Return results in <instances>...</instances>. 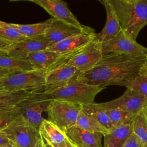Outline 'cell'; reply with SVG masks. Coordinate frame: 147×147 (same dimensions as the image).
I'll list each match as a JSON object with an SVG mask.
<instances>
[{
  "label": "cell",
  "instance_id": "cell-18",
  "mask_svg": "<svg viewBox=\"0 0 147 147\" xmlns=\"http://www.w3.org/2000/svg\"><path fill=\"white\" fill-rule=\"evenodd\" d=\"M94 33L83 31L53 18L49 28L42 37L47 40L52 45L75 35Z\"/></svg>",
  "mask_w": 147,
  "mask_h": 147
},
{
  "label": "cell",
  "instance_id": "cell-42",
  "mask_svg": "<svg viewBox=\"0 0 147 147\" xmlns=\"http://www.w3.org/2000/svg\"></svg>",
  "mask_w": 147,
  "mask_h": 147
},
{
  "label": "cell",
  "instance_id": "cell-14",
  "mask_svg": "<svg viewBox=\"0 0 147 147\" xmlns=\"http://www.w3.org/2000/svg\"><path fill=\"white\" fill-rule=\"evenodd\" d=\"M106 11V22L103 29L95 33L94 39L102 43L113 38L121 30L118 16L109 0L99 1Z\"/></svg>",
  "mask_w": 147,
  "mask_h": 147
},
{
  "label": "cell",
  "instance_id": "cell-27",
  "mask_svg": "<svg viewBox=\"0 0 147 147\" xmlns=\"http://www.w3.org/2000/svg\"><path fill=\"white\" fill-rule=\"evenodd\" d=\"M105 111L114 128L131 123L134 117L129 113L118 109H105Z\"/></svg>",
  "mask_w": 147,
  "mask_h": 147
},
{
  "label": "cell",
  "instance_id": "cell-20",
  "mask_svg": "<svg viewBox=\"0 0 147 147\" xmlns=\"http://www.w3.org/2000/svg\"><path fill=\"white\" fill-rule=\"evenodd\" d=\"M53 18L33 24H17L12 23L11 28L17 29L28 39H35L43 37L49 28Z\"/></svg>",
  "mask_w": 147,
  "mask_h": 147
},
{
  "label": "cell",
  "instance_id": "cell-38",
  "mask_svg": "<svg viewBox=\"0 0 147 147\" xmlns=\"http://www.w3.org/2000/svg\"><path fill=\"white\" fill-rule=\"evenodd\" d=\"M140 75H146L147 76V65H144L140 71Z\"/></svg>",
  "mask_w": 147,
  "mask_h": 147
},
{
  "label": "cell",
  "instance_id": "cell-2",
  "mask_svg": "<svg viewBox=\"0 0 147 147\" xmlns=\"http://www.w3.org/2000/svg\"><path fill=\"white\" fill-rule=\"evenodd\" d=\"M106 87L89 85L78 82L52 90L31 91L28 99L40 101L62 100L85 105L93 103L96 95Z\"/></svg>",
  "mask_w": 147,
  "mask_h": 147
},
{
  "label": "cell",
  "instance_id": "cell-30",
  "mask_svg": "<svg viewBox=\"0 0 147 147\" xmlns=\"http://www.w3.org/2000/svg\"><path fill=\"white\" fill-rule=\"evenodd\" d=\"M125 87L134 90L147 100V76L139 75Z\"/></svg>",
  "mask_w": 147,
  "mask_h": 147
},
{
  "label": "cell",
  "instance_id": "cell-17",
  "mask_svg": "<svg viewBox=\"0 0 147 147\" xmlns=\"http://www.w3.org/2000/svg\"><path fill=\"white\" fill-rule=\"evenodd\" d=\"M49 102L40 101L26 99L18 106L22 110L24 117L36 129L39 130L40 125L44 119L42 114L47 111Z\"/></svg>",
  "mask_w": 147,
  "mask_h": 147
},
{
  "label": "cell",
  "instance_id": "cell-9",
  "mask_svg": "<svg viewBox=\"0 0 147 147\" xmlns=\"http://www.w3.org/2000/svg\"><path fill=\"white\" fill-rule=\"evenodd\" d=\"M99 104L105 109H118L134 116L145 107L147 100L134 90L127 88L119 98Z\"/></svg>",
  "mask_w": 147,
  "mask_h": 147
},
{
  "label": "cell",
  "instance_id": "cell-25",
  "mask_svg": "<svg viewBox=\"0 0 147 147\" xmlns=\"http://www.w3.org/2000/svg\"><path fill=\"white\" fill-rule=\"evenodd\" d=\"M75 126L90 133H98L103 136L110 132L93 117L81 110L75 123Z\"/></svg>",
  "mask_w": 147,
  "mask_h": 147
},
{
  "label": "cell",
  "instance_id": "cell-5",
  "mask_svg": "<svg viewBox=\"0 0 147 147\" xmlns=\"http://www.w3.org/2000/svg\"><path fill=\"white\" fill-rule=\"evenodd\" d=\"M1 132L18 147H34L40 137L39 130L33 126L22 114L20 115Z\"/></svg>",
  "mask_w": 147,
  "mask_h": 147
},
{
  "label": "cell",
  "instance_id": "cell-43",
  "mask_svg": "<svg viewBox=\"0 0 147 147\" xmlns=\"http://www.w3.org/2000/svg\"><path fill=\"white\" fill-rule=\"evenodd\" d=\"M2 54H3V53H2Z\"/></svg>",
  "mask_w": 147,
  "mask_h": 147
},
{
  "label": "cell",
  "instance_id": "cell-1",
  "mask_svg": "<svg viewBox=\"0 0 147 147\" xmlns=\"http://www.w3.org/2000/svg\"><path fill=\"white\" fill-rule=\"evenodd\" d=\"M145 62V57L118 53L103 55L92 69L79 75L77 82L97 86L125 87L140 75Z\"/></svg>",
  "mask_w": 147,
  "mask_h": 147
},
{
  "label": "cell",
  "instance_id": "cell-26",
  "mask_svg": "<svg viewBox=\"0 0 147 147\" xmlns=\"http://www.w3.org/2000/svg\"><path fill=\"white\" fill-rule=\"evenodd\" d=\"M133 132L144 147H147V121L143 109L134 115L132 122Z\"/></svg>",
  "mask_w": 147,
  "mask_h": 147
},
{
  "label": "cell",
  "instance_id": "cell-23",
  "mask_svg": "<svg viewBox=\"0 0 147 147\" xmlns=\"http://www.w3.org/2000/svg\"><path fill=\"white\" fill-rule=\"evenodd\" d=\"M31 91L0 90V110L17 106L28 98Z\"/></svg>",
  "mask_w": 147,
  "mask_h": 147
},
{
  "label": "cell",
  "instance_id": "cell-41",
  "mask_svg": "<svg viewBox=\"0 0 147 147\" xmlns=\"http://www.w3.org/2000/svg\"><path fill=\"white\" fill-rule=\"evenodd\" d=\"M144 65H147V56L145 57V62Z\"/></svg>",
  "mask_w": 147,
  "mask_h": 147
},
{
  "label": "cell",
  "instance_id": "cell-35",
  "mask_svg": "<svg viewBox=\"0 0 147 147\" xmlns=\"http://www.w3.org/2000/svg\"><path fill=\"white\" fill-rule=\"evenodd\" d=\"M34 147H47L46 145H45V144L44 142V141H43L42 137H41V136H40V138H38V140H37Z\"/></svg>",
  "mask_w": 147,
  "mask_h": 147
},
{
  "label": "cell",
  "instance_id": "cell-8",
  "mask_svg": "<svg viewBox=\"0 0 147 147\" xmlns=\"http://www.w3.org/2000/svg\"><path fill=\"white\" fill-rule=\"evenodd\" d=\"M42 8L54 19L78 29L88 33H94L92 28L80 24L69 10L67 2L60 0H31Z\"/></svg>",
  "mask_w": 147,
  "mask_h": 147
},
{
  "label": "cell",
  "instance_id": "cell-3",
  "mask_svg": "<svg viewBox=\"0 0 147 147\" xmlns=\"http://www.w3.org/2000/svg\"><path fill=\"white\" fill-rule=\"evenodd\" d=\"M118 17L121 30L136 41L147 25V0H109Z\"/></svg>",
  "mask_w": 147,
  "mask_h": 147
},
{
  "label": "cell",
  "instance_id": "cell-32",
  "mask_svg": "<svg viewBox=\"0 0 147 147\" xmlns=\"http://www.w3.org/2000/svg\"><path fill=\"white\" fill-rule=\"evenodd\" d=\"M41 136V135H40ZM43 141L44 142L49 145H50L51 147H76L68 138H67L64 142L60 144H53L51 142H49L46 140H45L42 137Z\"/></svg>",
  "mask_w": 147,
  "mask_h": 147
},
{
  "label": "cell",
  "instance_id": "cell-15",
  "mask_svg": "<svg viewBox=\"0 0 147 147\" xmlns=\"http://www.w3.org/2000/svg\"><path fill=\"white\" fill-rule=\"evenodd\" d=\"M68 138L76 147H103V136L98 133H90L74 126L65 131Z\"/></svg>",
  "mask_w": 147,
  "mask_h": 147
},
{
  "label": "cell",
  "instance_id": "cell-7",
  "mask_svg": "<svg viewBox=\"0 0 147 147\" xmlns=\"http://www.w3.org/2000/svg\"><path fill=\"white\" fill-rule=\"evenodd\" d=\"M103 55L118 53L137 57H146L147 48L140 45L121 31L112 39L102 43Z\"/></svg>",
  "mask_w": 147,
  "mask_h": 147
},
{
  "label": "cell",
  "instance_id": "cell-40",
  "mask_svg": "<svg viewBox=\"0 0 147 147\" xmlns=\"http://www.w3.org/2000/svg\"><path fill=\"white\" fill-rule=\"evenodd\" d=\"M0 147H18L13 144H10V145H7L5 146H0Z\"/></svg>",
  "mask_w": 147,
  "mask_h": 147
},
{
  "label": "cell",
  "instance_id": "cell-10",
  "mask_svg": "<svg viewBox=\"0 0 147 147\" xmlns=\"http://www.w3.org/2000/svg\"><path fill=\"white\" fill-rule=\"evenodd\" d=\"M103 56L102 43L94 38L86 47L71 57L67 63L84 73L92 69Z\"/></svg>",
  "mask_w": 147,
  "mask_h": 147
},
{
  "label": "cell",
  "instance_id": "cell-19",
  "mask_svg": "<svg viewBox=\"0 0 147 147\" xmlns=\"http://www.w3.org/2000/svg\"><path fill=\"white\" fill-rule=\"evenodd\" d=\"M132 132V123L115 127L103 136V147H122Z\"/></svg>",
  "mask_w": 147,
  "mask_h": 147
},
{
  "label": "cell",
  "instance_id": "cell-29",
  "mask_svg": "<svg viewBox=\"0 0 147 147\" xmlns=\"http://www.w3.org/2000/svg\"><path fill=\"white\" fill-rule=\"evenodd\" d=\"M0 38L11 44L18 43L28 39L17 29L10 27L0 28Z\"/></svg>",
  "mask_w": 147,
  "mask_h": 147
},
{
  "label": "cell",
  "instance_id": "cell-16",
  "mask_svg": "<svg viewBox=\"0 0 147 147\" xmlns=\"http://www.w3.org/2000/svg\"><path fill=\"white\" fill-rule=\"evenodd\" d=\"M51 44L42 37L35 39H27L24 41L12 44L7 55L21 59H27L31 52L47 49Z\"/></svg>",
  "mask_w": 147,
  "mask_h": 147
},
{
  "label": "cell",
  "instance_id": "cell-13",
  "mask_svg": "<svg viewBox=\"0 0 147 147\" xmlns=\"http://www.w3.org/2000/svg\"><path fill=\"white\" fill-rule=\"evenodd\" d=\"M95 35V33L75 35L51 45L47 49L62 54L79 52L94 40Z\"/></svg>",
  "mask_w": 147,
  "mask_h": 147
},
{
  "label": "cell",
  "instance_id": "cell-12",
  "mask_svg": "<svg viewBox=\"0 0 147 147\" xmlns=\"http://www.w3.org/2000/svg\"><path fill=\"white\" fill-rule=\"evenodd\" d=\"M79 52L62 54L45 49L30 53L27 59L34 69L48 71L67 63L71 57Z\"/></svg>",
  "mask_w": 147,
  "mask_h": 147
},
{
  "label": "cell",
  "instance_id": "cell-34",
  "mask_svg": "<svg viewBox=\"0 0 147 147\" xmlns=\"http://www.w3.org/2000/svg\"><path fill=\"white\" fill-rule=\"evenodd\" d=\"M13 144L6 136L2 132H0V146H5L7 145Z\"/></svg>",
  "mask_w": 147,
  "mask_h": 147
},
{
  "label": "cell",
  "instance_id": "cell-36",
  "mask_svg": "<svg viewBox=\"0 0 147 147\" xmlns=\"http://www.w3.org/2000/svg\"><path fill=\"white\" fill-rule=\"evenodd\" d=\"M11 26H12V23H8V22L0 21V28H8V27L11 28Z\"/></svg>",
  "mask_w": 147,
  "mask_h": 147
},
{
  "label": "cell",
  "instance_id": "cell-39",
  "mask_svg": "<svg viewBox=\"0 0 147 147\" xmlns=\"http://www.w3.org/2000/svg\"><path fill=\"white\" fill-rule=\"evenodd\" d=\"M143 112L145 115V117L146 118V119L147 121V105L145 106V107L143 109Z\"/></svg>",
  "mask_w": 147,
  "mask_h": 147
},
{
  "label": "cell",
  "instance_id": "cell-4",
  "mask_svg": "<svg viewBox=\"0 0 147 147\" xmlns=\"http://www.w3.org/2000/svg\"><path fill=\"white\" fill-rule=\"evenodd\" d=\"M48 71L33 69L10 72L0 79V90L33 91L43 89Z\"/></svg>",
  "mask_w": 147,
  "mask_h": 147
},
{
  "label": "cell",
  "instance_id": "cell-24",
  "mask_svg": "<svg viewBox=\"0 0 147 147\" xmlns=\"http://www.w3.org/2000/svg\"><path fill=\"white\" fill-rule=\"evenodd\" d=\"M82 110L88 115L93 117L109 131H111L114 128L110 119L107 115L105 109L99 103H91L82 105Z\"/></svg>",
  "mask_w": 147,
  "mask_h": 147
},
{
  "label": "cell",
  "instance_id": "cell-31",
  "mask_svg": "<svg viewBox=\"0 0 147 147\" xmlns=\"http://www.w3.org/2000/svg\"><path fill=\"white\" fill-rule=\"evenodd\" d=\"M122 147H144L136 134L132 132Z\"/></svg>",
  "mask_w": 147,
  "mask_h": 147
},
{
  "label": "cell",
  "instance_id": "cell-33",
  "mask_svg": "<svg viewBox=\"0 0 147 147\" xmlns=\"http://www.w3.org/2000/svg\"><path fill=\"white\" fill-rule=\"evenodd\" d=\"M11 44H12L0 38V53L7 55V53Z\"/></svg>",
  "mask_w": 147,
  "mask_h": 147
},
{
  "label": "cell",
  "instance_id": "cell-22",
  "mask_svg": "<svg viewBox=\"0 0 147 147\" xmlns=\"http://www.w3.org/2000/svg\"><path fill=\"white\" fill-rule=\"evenodd\" d=\"M0 68L10 72H19L33 69L28 59H21L0 53Z\"/></svg>",
  "mask_w": 147,
  "mask_h": 147
},
{
  "label": "cell",
  "instance_id": "cell-21",
  "mask_svg": "<svg viewBox=\"0 0 147 147\" xmlns=\"http://www.w3.org/2000/svg\"><path fill=\"white\" fill-rule=\"evenodd\" d=\"M39 132L45 140L55 144H61L68 138L64 131L46 119L42 122Z\"/></svg>",
  "mask_w": 147,
  "mask_h": 147
},
{
  "label": "cell",
  "instance_id": "cell-6",
  "mask_svg": "<svg viewBox=\"0 0 147 147\" xmlns=\"http://www.w3.org/2000/svg\"><path fill=\"white\" fill-rule=\"evenodd\" d=\"M82 105L62 100L49 101L47 112L49 121L65 132L75 125Z\"/></svg>",
  "mask_w": 147,
  "mask_h": 147
},
{
  "label": "cell",
  "instance_id": "cell-11",
  "mask_svg": "<svg viewBox=\"0 0 147 147\" xmlns=\"http://www.w3.org/2000/svg\"><path fill=\"white\" fill-rule=\"evenodd\" d=\"M80 74V71L74 66L67 63L62 64L47 72L45 76V86L43 90H52L76 82L78 77Z\"/></svg>",
  "mask_w": 147,
  "mask_h": 147
},
{
  "label": "cell",
  "instance_id": "cell-28",
  "mask_svg": "<svg viewBox=\"0 0 147 147\" xmlns=\"http://www.w3.org/2000/svg\"><path fill=\"white\" fill-rule=\"evenodd\" d=\"M21 114H22V110L18 106L0 110V132Z\"/></svg>",
  "mask_w": 147,
  "mask_h": 147
},
{
  "label": "cell",
  "instance_id": "cell-37",
  "mask_svg": "<svg viewBox=\"0 0 147 147\" xmlns=\"http://www.w3.org/2000/svg\"><path fill=\"white\" fill-rule=\"evenodd\" d=\"M9 72H10L8 71L7 70H5L2 68H0V79H1L2 78L5 76Z\"/></svg>",
  "mask_w": 147,
  "mask_h": 147
}]
</instances>
